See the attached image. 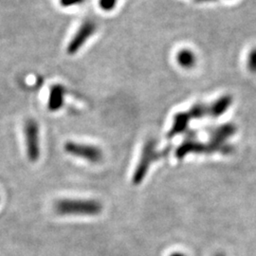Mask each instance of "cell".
<instances>
[{
	"instance_id": "3",
	"label": "cell",
	"mask_w": 256,
	"mask_h": 256,
	"mask_svg": "<svg viewBox=\"0 0 256 256\" xmlns=\"http://www.w3.org/2000/svg\"><path fill=\"white\" fill-rule=\"evenodd\" d=\"M98 28L97 23L92 19H86L76 30L74 37L70 39L66 46L68 54H76L82 46L86 44L88 39H90Z\"/></svg>"
},
{
	"instance_id": "2",
	"label": "cell",
	"mask_w": 256,
	"mask_h": 256,
	"mask_svg": "<svg viewBox=\"0 0 256 256\" xmlns=\"http://www.w3.org/2000/svg\"><path fill=\"white\" fill-rule=\"evenodd\" d=\"M169 150H164V151H158L156 149V142L154 140H149L144 144L142 151V156L138 160L136 170L133 174L132 178V182L135 185H138L142 182L150 168L151 164L162 158H164Z\"/></svg>"
},
{
	"instance_id": "8",
	"label": "cell",
	"mask_w": 256,
	"mask_h": 256,
	"mask_svg": "<svg viewBox=\"0 0 256 256\" xmlns=\"http://www.w3.org/2000/svg\"><path fill=\"white\" fill-rule=\"evenodd\" d=\"M119 0H99V7L106 12H112L116 8Z\"/></svg>"
},
{
	"instance_id": "7",
	"label": "cell",
	"mask_w": 256,
	"mask_h": 256,
	"mask_svg": "<svg viewBox=\"0 0 256 256\" xmlns=\"http://www.w3.org/2000/svg\"><path fill=\"white\" fill-rule=\"evenodd\" d=\"M176 62L183 68H192L196 63V56L191 50L183 48L176 54Z\"/></svg>"
},
{
	"instance_id": "11",
	"label": "cell",
	"mask_w": 256,
	"mask_h": 256,
	"mask_svg": "<svg viewBox=\"0 0 256 256\" xmlns=\"http://www.w3.org/2000/svg\"><path fill=\"white\" fill-rule=\"evenodd\" d=\"M194 1L198 3H206V2H214L216 0H194Z\"/></svg>"
},
{
	"instance_id": "9",
	"label": "cell",
	"mask_w": 256,
	"mask_h": 256,
	"mask_svg": "<svg viewBox=\"0 0 256 256\" xmlns=\"http://www.w3.org/2000/svg\"><path fill=\"white\" fill-rule=\"evenodd\" d=\"M247 66L250 72L256 74V48H252L248 55Z\"/></svg>"
},
{
	"instance_id": "6",
	"label": "cell",
	"mask_w": 256,
	"mask_h": 256,
	"mask_svg": "<svg viewBox=\"0 0 256 256\" xmlns=\"http://www.w3.org/2000/svg\"><path fill=\"white\" fill-rule=\"evenodd\" d=\"M66 88L61 84H55L50 90L48 100V108L52 112L61 110L64 106Z\"/></svg>"
},
{
	"instance_id": "10",
	"label": "cell",
	"mask_w": 256,
	"mask_h": 256,
	"mask_svg": "<svg viewBox=\"0 0 256 256\" xmlns=\"http://www.w3.org/2000/svg\"><path fill=\"white\" fill-rule=\"evenodd\" d=\"M84 2V0H59V3L63 8H70L74 6H78L82 4Z\"/></svg>"
},
{
	"instance_id": "1",
	"label": "cell",
	"mask_w": 256,
	"mask_h": 256,
	"mask_svg": "<svg viewBox=\"0 0 256 256\" xmlns=\"http://www.w3.org/2000/svg\"><path fill=\"white\" fill-rule=\"evenodd\" d=\"M54 209L61 216H94L101 212V203L93 200H62L56 202Z\"/></svg>"
},
{
	"instance_id": "4",
	"label": "cell",
	"mask_w": 256,
	"mask_h": 256,
	"mask_svg": "<svg viewBox=\"0 0 256 256\" xmlns=\"http://www.w3.org/2000/svg\"><path fill=\"white\" fill-rule=\"evenodd\" d=\"M24 134L28 158L32 162H37L40 156V131L36 120L28 119L26 120Z\"/></svg>"
},
{
	"instance_id": "5",
	"label": "cell",
	"mask_w": 256,
	"mask_h": 256,
	"mask_svg": "<svg viewBox=\"0 0 256 256\" xmlns=\"http://www.w3.org/2000/svg\"><path fill=\"white\" fill-rule=\"evenodd\" d=\"M64 151L70 155L81 158L92 164H97L102 158V152L99 147L80 144L75 142H68L64 144Z\"/></svg>"
},
{
	"instance_id": "12",
	"label": "cell",
	"mask_w": 256,
	"mask_h": 256,
	"mask_svg": "<svg viewBox=\"0 0 256 256\" xmlns=\"http://www.w3.org/2000/svg\"><path fill=\"white\" fill-rule=\"evenodd\" d=\"M170 256H185L183 254H180V252H174V254H172Z\"/></svg>"
},
{
	"instance_id": "13",
	"label": "cell",
	"mask_w": 256,
	"mask_h": 256,
	"mask_svg": "<svg viewBox=\"0 0 256 256\" xmlns=\"http://www.w3.org/2000/svg\"><path fill=\"white\" fill-rule=\"evenodd\" d=\"M216 256H224L223 254H216Z\"/></svg>"
}]
</instances>
